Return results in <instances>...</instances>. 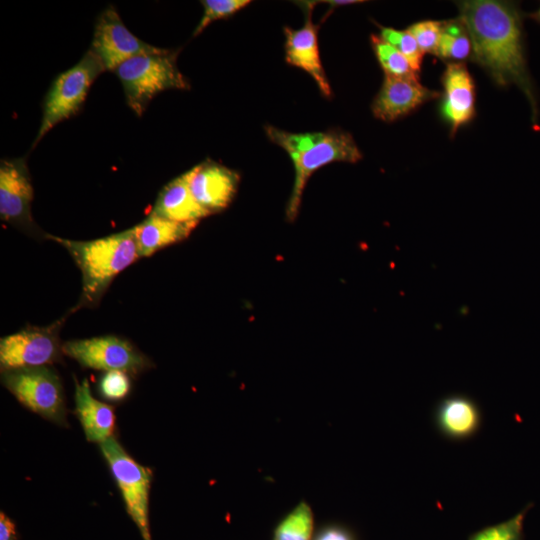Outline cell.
<instances>
[{
  "label": "cell",
  "mask_w": 540,
  "mask_h": 540,
  "mask_svg": "<svg viewBox=\"0 0 540 540\" xmlns=\"http://www.w3.org/2000/svg\"><path fill=\"white\" fill-rule=\"evenodd\" d=\"M459 18L472 42L471 58L500 86L516 84L533 103L518 11L507 2L469 0L457 3Z\"/></svg>",
  "instance_id": "cell-1"
},
{
  "label": "cell",
  "mask_w": 540,
  "mask_h": 540,
  "mask_svg": "<svg viewBox=\"0 0 540 540\" xmlns=\"http://www.w3.org/2000/svg\"><path fill=\"white\" fill-rule=\"evenodd\" d=\"M264 129L268 139L283 148L294 165V184L285 210L290 222L299 213L303 191L314 172L333 162L356 163L363 157L353 136L340 129L307 133H291L271 125Z\"/></svg>",
  "instance_id": "cell-2"
},
{
  "label": "cell",
  "mask_w": 540,
  "mask_h": 540,
  "mask_svg": "<svg viewBox=\"0 0 540 540\" xmlns=\"http://www.w3.org/2000/svg\"><path fill=\"white\" fill-rule=\"evenodd\" d=\"M69 252L82 274V292L74 310L97 305L111 281L140 258L133 230L90 241L47 235Z\"/></svg>",
  "instance_id": "cell-3"
},
{
  "label": "cell",
  "mask_w": 540,
  "mask_h": 540,
  "mask_svg": "<svg viewBox=\"0 0 540 540\" xmlns=\"http://www.w3.org/2000/svg\"><path fill=\"white\" fill-rule=\"evenodd\" d=\"M178 51L164 49L128 59L113 72L120 80L126 103L141 117L151 100L165 90L190 89L177 66Z\"/></svg>",
  "instance_id": "cell-4"
},
{
  "label": "cell",
  "mask_w": 540,
  "mask_h": 540,
  "mask_svg": "<svg viewBox=\"0 0 540 540\" xmlns=\"http://www.w3.org/2000/svg\"><path fill=\"white\" fill-rule=\"evenodd\" d=\"M105 71L97 56L88 50L80 61L59 74L43 102V114L32 149L57 124L81 109L96 78Z\"/></svg>",
  "instance_id": "cell-5"
},
{
  "label": "cell",
  "mask_w": 540,
  "mask_h": 540,
  "mask_svg": "<svg viewBox=\"0 0 540 540\" xmlns=\"http://www.w3.org/2000/svg\"><path fill=\"white\" fill-rule=\"evenodd\" d=\"M3 385L26 408L59 425H66V406L61 380L47 367L1 371Z\"/></svg>",
  "instance_id": "cell-6"
},
{
  "label": "cell",
  "mask_w": 540,
  "mask_h": 540,
  "mask_svg": "<svg viewBox=\"0 0 540 540\" xmlns=\"http://www.w3.org/2000/svg\"><path fill=\"white\" fill-rule=\"evenodd\" d=\"M100 450L121 492L130 518L144 540L149 530V493L152 472L133 459L115 437L100 444Z\"/></svg>",
  "instance_id": "cell-7"
},
{
  "label": "cell",
  "mask_w": 540,
  "mask_h": 540,
  "mask_svg": "<svg viewBox=\"0 0 540 540\" xmlns=\"http://www.w3.org/2000/svg\"><path fill=\"white\" fill-rule=\"evenodd\" d=\"M67 315L45 327L26 326L0 340L1 371L47 366L61 360L59 332Z\"/></svg>",
  "instance_id": "cell-8"
},
{
  "label": "cell",
  "mask_w": 540,
  "mask_h": 540,
  "mask_svg": "<svg viewBox=\"0 0 540 540\" xmlns=\"http://www.w3.org/2000/svg\"><path fill=\"white\" fill-rule=\"evenodd\" d=\"M62 352L81 366L104 371L138 374L152 366L151 361L128 340L107 335L66 341Z\"/></svg>",
  "instance_id": "cell-9"
},
{
  "label": "cell",
  "mask_w": 540,
  "mask_h": 540,
  "mask_svg": "<svg viewBox=\"0 0 540 540\" xmlns=\"http://www.w3.org/2000/svg\"><path fill=\"white\" fill-rule=\"evenodd\" d=\"M91 50L105 71H114L120 64L142 54L158 53L163 48L144 42L122 22L117 11L109 6L98 16Z\"/></svg>",
  "instance_id": "cell-10"
},
{
  "label": "cell",
  "mask_w": 540,
  "mask_h": 540,
  "mask_svg": "<svg viewBox=\"0 0 540 540\" xmlns=\"http://www.w3.org/2000/svg\"><path fill=\"white\" fill-rule=\"evenodd\" d=\"M33 187L25 158L0 162V217L26 233H42L31 214Z\"/></svg>",
  "instance_id": "cell-11"
},
{
  "label": "cell",
  "mask_w": 540,
  "mask_h": 540,
  "mask_svg": "<svg viewBox=\"0 0 540 540\" xmlns=\"http://www.w3.org/2000/svg\"><path fill=\"white\" fill-rule=\"evenodd\" d=\"M190 172L192 194L209 215L222 212L231 204L240 183L237 171L206 160L194 166Z\"/></svg>",
  "instance_id": "cell-12"
},
{
  "label": "cell",
  "mask_w": 540,
  "mask_h": 540,
  "mask_svg": "<svg viewBox=\"0 0 540 540\" xmlns=\"http://www.w3.org/2000/svg\"><path fill=\"white\" fill-rule=\"evenodd\" d=\"M306 19L298 29L284 27L285 60L288 64L307 72L325 97H331L332 89L323 68L319 44L318 26L312 21L315 2H306Z\"/></svg>",
  "instance_id": "cell-13"
},
{
  "label": "cell",
  "mask_w": 540,
  "mask_h": 540,
  "mask_svg": "<svg viewBox=\"0 0 540 540\" xmlns=\"http://www.w3.org/2000/svg\"><path fill=\"white\" fill-rule=\"evenodd\" d=\"M438 97L439 93L423 86L419 78L385 76L371 109L376 118L384 122H393Z\"/></svg>",
  "instance_id": "cell-14"
},
{
  "label": "cell",
  "mask_w": 540,
  "mask_h": 540,
  "mask_svg": "<svg viewBox=\"0 0 540 540\" xmlns=\"http://www.w3.org/2000/svg\"><path fill=\"white\" fill-rule=\"evenodd\" d=\"M441 115L450 125L451 134L475 116V83L463 62H449L442 74Z\"/></svg>",
  "instance_id": "cell-15"
},
{
  "label": "cell",
  "mask_w": 540,
  "mask_h": 540,
  "mask_svg": "<svg viewBox=\"0 0 540 540\" xmlns=\"http://www.w3.org/2000/svg\"><path fill=\"white\" fill-rule=\"evenodd\" d=\"M75 413L89 442L103 443L113 436L115 413L112 406L93 397L86 378L78 381L74 377Z\"/></svg>",
  "instance_id": "cell-16"
},
{
  "label": "cell",
  "mask_w": 540,
  "mask_h": 540,
  "mask_svg": "<svg viewBox=\"0 0 540 540\" xmlns=\"http://www.w3.org/2000/svg\"><path fill=\"white\" fill-rule=\"evenodd\" d=\"M190 170L168 182L159 192L154 214L176 222H199L209 214L199 205L190 189Z\"/></svg>",
  "instance_id": "cell-17"
},
{
  "label": "cell",
  "mask_w": 540,
  "mask_h": 540,
  "mask_svg": "<svg viewBox=\"0 0 540 540\" xmlns=\"http://www.w3.org/2000/svg\"><path fill=\"white\" fill-rule=\"evenodd\" d=\"M199 222H176L150 213L132 228L140 257H148L156 251L188 238Z\"/></svg>",
  "instance_id": "cell-18"
},
{
  "label": "cell",
  "mask_w": 540,
  "mask_h": 540,
  "mask_svg": "<svg viewBox=\"0 0 540 540\" xmlns=\"http://www.w3.org/2000/svg\"><path fill=\"white\" fill-rule=\"evenodd\" d=\"M438 429L452 439L472 436L481 423L480 411L473 400L454 395L443 399L436 410Z\"/></svg>",
  "instance_id": "cell-19"
},
{
  "label": "cell",
  "mask_w": 540,
  "mask_h": 540,
  "mask_svg": "<svg viewBox=\"0 0 540 540\" xmlns=\"http://www.w3.org/2000/svg\"><path fill=\"white\" fill-rule=\"evenodd\" d=\"M436 56L455 62L472 56L471 38L459 17L444 21Z\"/></svg>",
  "instance_id": "cell-20"
},
{
  "label": "cell",
  "mask_w": 540,
  "mask_h": 540,
  "mask_svg": "<svg viewBox=\"0 0 540 540\" xmlns=\"http://www.w3.org/2000/svg\"><path fill=\"white\" fill-rule=\"evenodd\" d=\"M313 525L312 509L301 501L277 524L272 540H311Z\"/></svg>",
  "instance_id": "cell-21"
},
{
  "label": "cell",
  "mask_w": 540,
  "mask_h": 540,
  "mask_svg": "<svg viewBox=\"0 0 540 540\" xmlns=\"http://www.w3.org/2000/svg\"><path fill=\"white\" fill-rule=\"evenodd\" d=\"M371 45L385 76L414 79L419 78L408 60L380 35L372 34Z\"/></svg>",
  "instance_id": "cell-22"
},
{
  "label": "cell",
  "mask_w": 540,
  "mask_h": 540,
  "mask_svg": "<svg viewBox=\"0 0 540 540\" xmlns=\"http://www.w3.org/2000/svg\"><path fill=\"white\" fill-rule=\"evenodd\" d=\"M380 36L408 60L416 73L420 71L424 54L408 31L380 26Z\"/></svg>",
  "instance_id": "cell-23"
},
{
  "label": "cell",
  "mask_w": 540,
  "mask_h": 540,
  "mask_svg": "<svg viewBox=\"0 0 540 540\" xmlns=\"http://www.w3.org/2000/svg\"><path fill=\"white\" fill-rule=\"evenodd\" d=\"M204 8L203 15L196 26L193 37L198 36L212 22L227 19L236 12L248 6L249 0H204L201 1Z\"/></svg>",
  "instance_id": "cell-24"
},
{
  "label": "cell",
  "mask_w": 540,
  "mask_h": 540,
  "mask_svg": "<svg viewBox=\"0 0 540 540\" xmlns=\"http://www.w3.org/2000/svg\"><path fill=\"white\" fill-rule=\"evenodd\" d=\"M444 21L423 20L410 25L408 31L416 40L419 48L425 53L437 54Z\"/></svg>",
  "instance_id": "cell-25"
},
{
  "label": "cell",
  "mask_w": 540,
  "mask_h": 540,
  "mask_svg": "<svg viewBox=\"0 0 540 540\" xmlns=\"http://www.w3.org/2000/svg\"><path fill=\"white\" fill-rule=\"evenodd\" d=\"M525 513L523 510L505 522L484 528L469 540H522Z\"/></svg>",
  "instance_id": "cell-26"
},
{
  "label": "cell",
  "mask_w": 540,
  "mask_h": 540,
  "mask_svg": "<svg viewBox=\"0 0 540 540\" xmlns=\"http://www.w3.org/2000/svg\"><path fill=\"white\" fill-rule=\"evenodd\" d=\"M131 388L129 376L123 371H107L99 380V392L108 400L124 399Z\"/></svg>",
  "instance_id": "cell-27"
},
{
  "label": "cell",
  "mask_w": 540,
  "mask_h": 540,
  "mask_svg": "<svg viewBox=\"0 0 540 540\" xmlns=\"http://www.w3.org/2000/svg\"><path fill=\"white\" fill-rule=\"evenodd\" d=\"M313 540H354V537L348 529L331 524L322 527Z\"/></svg>",
  "instance_id": "cell-28"
},
{
  "label": "cell",
  "mask_w": 540,
  "mask_h": 540,
  "mask_svg": "<svg viewBox=\"0 0 540 540\" xmlns=\"http://www.w3.org/2000/svg\"><path fill=\"white\" fill-rule=\"evenodd\" d=\"M0 540H18L14 522L3 511L0 513Z\"/></svg>",
  "instance_id": "cell-29"
},
{
  "label": "cell",
  "mask_w": 540,
  "mask_h": 540,
  "mask_svg": "<svg viewBox=\"0 0 540 540\" xmlns=\"http://www.w3.org/2000/svg\"><path fill=\"white\" fill-rule=\"evenodd\" d=\"M536 18H537L538 20H540V9H539V11L536 13Z\"/></svg>",
  "instance_id": "cell-30"
},
{
  "label": "cell",
  "mask_w": 540,
  "mask_h": 540,
  "mask_svg": "<svg viewBox=\"0 0 540 540\" xmlns=\"http://www.w3.org/2000/svg\"><path fill=\"white\" fill-rule=\"evenodd\" d=\"M148 540H151V539H148Z\"/></svg>",
  "instance_id": "cell-31"
}]
</instances>
